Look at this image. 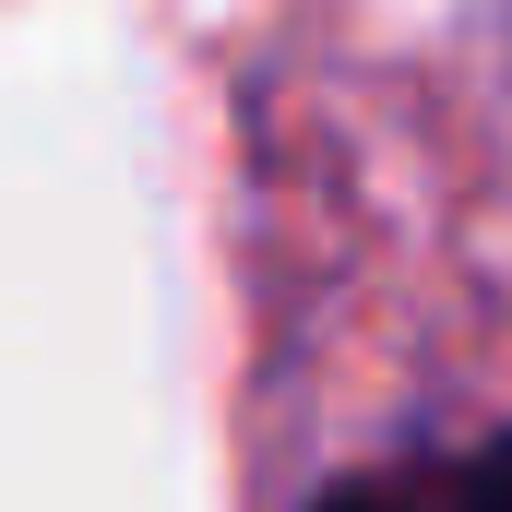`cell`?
<instances>
[{"mask_svg": "<svg viewBox=\"0 0 512 512\" xmlns=\"http://www.w3.org/2000/svg\"><path fill=\"white\" fill-rule=\"evenodd\" d=\"M310 512H512V417L501 429L393 441V453H370V465L322 477Z\"/></svg>", "mask_w": 512, "mask_h": 512, "instance_id": "6da1fadb", "label": "cell"}]
</instances>
